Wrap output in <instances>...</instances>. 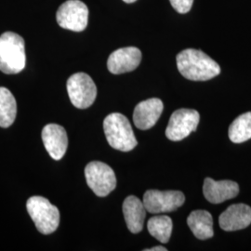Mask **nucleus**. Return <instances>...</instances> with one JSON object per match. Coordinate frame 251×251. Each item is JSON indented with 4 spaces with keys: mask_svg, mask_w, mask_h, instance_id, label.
Returning <instances> with one entry per match:
<instances>
[{
    "mask_svg": "<svg viewBox=\"0 0 251 251\" xmlns=\"http://www.w3.org/2000/svg\"><path fill=\"white\" fill-rule=\"evenodd\" d=\"M179 72L189 80L206 81L220 75L221 67L205 52L187 49L177 55Z\"/></svg>",
    "mask_w": 251,
    "mask_h": 251,
    "instance_id": "obj_1",
    "label": "nucleus"
},
{
    "mask_svg": "<svg viewBox=\"0 0 251 251\" xmlns=\"http://www.w3.org/2000/svg\"><path fill=\"white\" fill-rule=\"evenodd\" d=\"M26 63L25 44L22 36L6 32L0 36V71L7 75L22 72Z\"/></svg>",
    "mask_w": 251,
    "mask_h": 251,
    "instance_id": "obj_2",
    "label": "nucleus"
},
{
    "mask_svg": "<svg viewBox=\"0 0 251 251\" xmlns=\"http://www.w3.org/2000/svg\"><path fill=\"white\" fill-rule=\"evenodd\" d=\"M103 130L108 144L116 150L128 152L137 146L131 125L122 114L113 113L108 115L103 121Z\"/></svg>",
    "mask_w": 251,
    "mask_h": 251,
    "instance_id": "obj_3",
    "label": "nucleus"
},
{
    "mask_svg": "<svg viewBox=\"0 0 251 251\" xmlns=\"http://www.w3.org/2000/svg\"><path fill=\"white\" fill-rule=\"evenodd\" d=\"M27 211L36 225V229L43 234L55 232L60 225V212L47 198L35 196L26 203Z\"/></svg>",
    "mask_w": 251,
    "mask_h": 251,
    "instance_id": "obj_4",
    "label": "nucleus"
},
{
    "mask_svg": "<svg viewBox=\"0 0 251 251\" xmlns=\"http://www.w3.org/2000/svg\"><path fill=\"white\" fill-rule=\"evenodd\" d=\"M85 177L89 187L100 198L106 197L117 186L115 172L102 162L89 163L85 169Z\"/></svg>",
    "mask_w": 251,
    "mask_h": 251,
    "instance_id": "obj_5",
    "label": "nucleus"
},
{
    "mask_svg": "<svg viewBox=\"0 0 251 251\" xmlns=\"http://www.w3.org/2000/svg\"><path fill=\"white\" fill-rule=\"evenodd\" d=\"M67 91L73 105L78 109L90 107L97 97L96 85L85 73H76L69 77Z\"/></svg>",
    "mask_w": 251,
    "mask_h": 251,
    "instance_id": "obj_6",
    "label": "nucleus"
},
{
    "mask_svg": "<svg viewBox=\"0 0 251 251\" xmlns=\"http://www.w3.org/2000/svg\"><path fill=\"white\" fill-rule=\"evenodd\" d=\"M56 19L62 28L82 32L88 25L89 9L80 0H67L59 7Z\"/></svg>",
    "mask_w": 251,
    "mask_h": 251,
    "instance_id": "obj_7",
    "label": "nucleus"
},
{
    "mask_svg": "<svg viewBox=\"0 0 251 251\" xmlns=\"http://www.w3.org/2000/svg\"><path fill=\"white\" fill-rule=\"evenodd\" d=\"M185 201L183 193L179 191L149 190L144 196V204L148 212L152 214L174 211Z\"/></svg>",
    "mask_w": 251,
    "mask_h": 251,
    "instance_id": "obj_8",
    "label": "nucleus"
},
{
    "mask_svg": "<svg viewBox=\"0 0 251 251\" xmlns=\"http://www.w3.org/2000/svg\"><path fill=\"white\" fill-rule=\"evenodd\" d=\"M200 120L199 113L193 109H179L171 115L166 136L173 142H179L197 130Z\"/></svg>",
    "mask_w": 251,
    "mask_h": 251,
    "instance_id": "obj_9",
    "label": "nucleus"
},
{
    "mask_svg": "<svg viewBox=\"0 0 251 251\" xmlns=\"http://www.w3.org/2000/svg\"><path fill=\"white\" fill-rule=\"evenodd\" d=\"M142 61V52L138 48L126 47L112 52L107 61L108 70L114 75L131 72Z\"/></svg>",
    "mask_w": 251,
    "mask_h": 251,
    "instance_id": "obj_10",
    "label": "nucleus"
},
{
    "mask_svg": "<svg viewBox=\"0 0 251 251\" xmlns=\"http://www.w3.org/2000/svg\"><path fill=\"white\" fill-rule=\"evenodd\" d=\"M42 141L47 152L54 160H61L68 147L65 129L58 124H49L42 130Z\"/></svg>",
    "mask_w": 251,
    "mask_h": 251,
    "instance_id": "obj_11",
    "label": "nucleus"
},
{
    "mask_svg": "<svg viewBox=\"0 0 251 251\" xmlns=\"http://www.w3.org/2000/svg\"><path fill=\"white\" fill-rule=\"evenodd\" d=\"M164 104L157 98L146 100L136 105L133 113V121L139 129L146 130L156 124L161 116Z\"/></svg>",
    "mask_w": 251,
    "mask_h": 251,
    "instance_id": "obj_12",
    "label": "nucleus"
},
{
    "mask_svg": "<svg viewBox=\"0 0 251 251\" xmlns=\"http://www.w3.org/2000/svg\"><path fill=\"white\" fill-rule=\"evenodd\" d=\"M219 224L226 232L247 228L251 224V207L246 204H234L220 216Z\"/></svg>",
    "mask_w": 251,
    "mask_h": 251,
    "instance_id": "obj_13",
    "label": "nucleus"
},
{
    "mask_svg": "<svg viewBox=\"0 0 251 251\" xmlns=\"http://www.w3.org/2000/svg\"><path fill=\"white\" fill-rule=\"evenodd\" d=\"M203 193L206 200L212 204H221L234 198L239 194V185L233 180H214L206 178Z\"/></svg>",
    "mask_w": 251,
    "mask_h": 251,
    "instance_id": "obj_14",
    "label": "nucleus"
},
{
    "mask_svg": "<svg viewBox=\"0 0 251 251\" xmlns=\"http://www.w3.org/2000/svg\"><path fill=\"white\" fill-rule=\"evenodd\" d=\"M144 202L135 196L126 198L123 203V213L128 230L132 233H140L144 228L146 216Z\"/></svg>",
    "mask_w": 251,
    "mask_h": 251,
    "instance_id": "obj_15",
    "label": "nucleus"
},
{
    "mask_svg": "<svg viewBox=\"0 0 251 251\" xmlns=\"http://www.w3.org/2000/svg\"><path fill=\"white\" fill-rule=\"evenodd\" d=\"M187 225L194 235L200 239L206 240L214 234L213 219L206 210H195L187 218Z\"/></svg>",
    "mask_w": 251,
    "mask_h": 251,
    "instance_id": "obj_16",
    "label": "nucleus"
},
{
    "mask_svg": "<svg viewBox=\"0 0 251 251\" xmlns=\"http://www.w3.org/2000/svg\"><path fill=\"white\" fill-rule=\"evenodd\" d=\"M17 114V103L8 89L0 87V126L9 127L13 124Z\"/></svg>",
    "mask_w": 251,
    "mask_h": 251,
    "instance_id": "obj_17",
    "label": "nucleus"
},
{
    "mask_svg": "<svg viewBox=\"0 0 251 251\" xmlns=\"http://www.w3.org/2000/svg\"><path fill=\"white\" fill-rule=\"evenodd\" d=\"M229 138L233 144H242L251 139V112L235 118L229 127Z\"/></svg>",
    "mask_w": 251,
    "mask_h": 251,
    "instance_id": "obj_18",
    "label": "nucleus"
},
{
    "mask_svg": "<svg viewBox=\"0 0 251 251\" xmlns=\"http://www.w3.org/2000/svg\"><path fill=\"white\" fill-rule=\"evenodd\" d=\"M147 228L152 236L166 244L171 239L173 224L169 216H153L148 221Z\"/></svg>",
    "mask_w": 251,
    "mask_h": 251,
    "instance_id": "obj_19",
    "label": "nucleus"
},
{
    "mask_svg": "<svg viewBox=\"0 0 251 251\" xmlns=\"http://www.w3.org/2000/svg\"><path fill=\"white\" fill-rule=\"evenodd\" d=\"M172 8L179 13L184 14L190 11L194 0H170Z\"/></svg>",
    "mask_w": 251,
    "mask_h": 251,
    "instance_id": "obj_20",
    "label": "nucleus"
},
{
    "mask_svg": "<svg viewBox=\"0 0 251 251\" xmlns=\"http://www.w3.org/2000/svg\"><path fill=\"white\" fill-rule=\"evenodd\" d=\"M168 250L164 247L161 246H158V247H153L152 249H147V250H144V251H167Z\"/></svg>",
    "mask_w": 251,
    "mask_h": 251,
    "instance_id": "obj_21",
    "label": "nucleus"
},
{
    "mask_svg": "<svg viewBox=\"0 0 251 251\" xmlns=\"http://www.w3.org/2000/svg\"><path fill=\"white\" fill-rule=\"evenodd\" d=\"M123 1L126 2V3H133V2L137 1V0H123Z\"/></svg>",
    "mask_w": 251,
    "mask_h": 251,
    "instance_id": "obj_22",
    "label": "nucleus"
}]
</instances>
